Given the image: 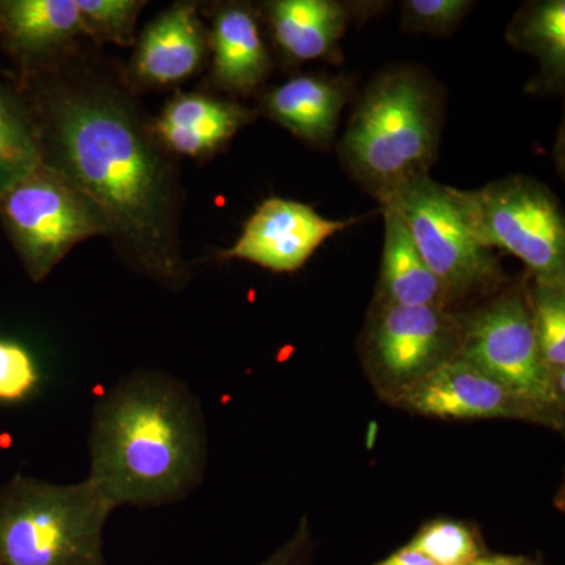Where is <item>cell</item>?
I'll return each mask as SVG.
<instances>
[{"instance_id":"cell-9","label":"cell","mask_w":565,"mask_h":565,"mask_svg":"<svg viewBox=\"0 0 565 565\" xmlns=\"http://www.w3.org/2000/svg\"><path fill=\"white\" fill-rule=\"evenodd\" d=\"M460 343V319L435 307L381 302L367 333V352L375 373L397 392L455 359Z\"/></svg>"},{"instance_id":"cell-11","label":"cell","mask_w":565,"mask_h":565,"mask_svg":"<svg viewBox=\"0 0 565 565\" xmlns=\"http://www.w3.org/2000/svg\"><path fill=\"white\" fill-rule=\"evenodd\" d=\"M396 397L407 411L441 419L548 422L550 411L520 399L460 356L399 390Z\"/></svg>"},{"instance_id":"cell-17","label":"cell","mask_w":565,"mask_h":565,"mask_svg":"<svg viewBox=\"0 0 565 565\" xmlns=\"http://www.w3.org/2000/svg\"><path fill=\"white\" fill-rule=\"evenodd\" d=\"M275 43L296 62L330 57L348 24V9L333 0H274L264 6Z\"/></svg>"},{"instance_id":"cell-22","label":"cell","mask_w":565,"mask_h":565,"mask_svg":"<svg viewBox=\"0 0 565 565\" xmlns=\"http://www.w3.org/2000/svg\"><path fill=\"white\" fill-rule=\"evenodd\" d=\"M82 31L99 43L129 46L134 28L147 2L139 0H74Z\"/></svg>"},{"instance_id":"cell-1","label":"cell","mask_w":565,"mask_h":565,"mask_svg":"<svg viewBox=\"0 0 565 565\" xmlns=\"http://www.w3.org/2000/svg\"><path fill=\"white\" fill-rule=\"evenodd\" d=\"M39 131L43 162L102 212L126 258L156 281H188L177 241L178 192L166 151L129 99L102 82L51 71L17 85Z\"/></svg>"},{"instance_id":"cell-26","label":"cell","mask_w":565,"mask_h":565,"mask_svg":"<svg viewBox=\"0 0 565 565\" xmlns=\"http://www.w3.org/2000/svg\"><path fill=\"white\" fill-rule=\"evenodd\" d=\"M308 542H310V531L307 523L302 522L296 534L259 565H303Z\"/></svg>"},{"instance_id":"cell-8","label":"cell","mask_w":565,"mask_h":565,"mask_svg":"<svg viewBox=\"0 0 565 565\" xmlns=\"http://www.w3.org/2000/svg\"><path fill=\"white\" fill-rule=\"evenodd\" d=\"M462 323L457 356L520 399L550 411L564 396V379L555 381L542 362L525 294L498 297Z\"/></svg>"},{"instance_id":"cell-24","label":"cell","mask_w":565,"mask_h":565,"mask_svg":"<svg viewBox=\"0 0 565 565\" xmlns=\"http://www.w3.org/2000/svg\"><path fill=\"white\" fill-rule=\"evenodd\" d=\"M40 385V371L31 352L14 341L0 340V403H18Z\"/></svg>"},{"instance_id":"cell-16","label":"cell","mask_w":565,"mask_h":565,"mask_svg":"<svg viewBox=\"0 0 565 565\" xmlns=\"http://www.w3.org/2000/svg\"><path fill=\"white\" fill-rule=\"evenodd\" d=\"M343 84L323 76L292 77L263 96L262 107L270 120L277 121L307 143H329L343 110Z\"/></svg>"},{"instance_id":"cell-13","label":"cell","mask_w":565,"mask_h":565,"mask_svg":"<svg viewBox=\"0 0 565 565\" xmlns=\"http://www.w3.org/2000/svg\"><path fill=\"white\" fill-rule=\"evenodd\" d=\"M206 35L193 3H174L150 22L128 66V84L137 90L166 88L202 68Z\"/></svg>"},{"instance_id":"cell-3","label":"cell","mask_w":565,"mask_h":565,"mask_svg":"<svg viewBox=\"0 0 565 565\" xmlns=\"http://www.w3.org/2000/svg\"><path fill=\"white\" fill-rule=\"evenodd\" d=\"M441 103L415 70H393L370 85L341 140L349 172L385 203L408 182L429 177L440 140Z\"/></svg>"},{"instance_id":"cell-21","label":"cell","mask_w":565,"mask_h":565,"mask_svg":"<svg viewBox=\"0 0 565 565\" xmlns=\"http://www.w3.org/2000/svg\"><path fill=\"white\" fill-rule=\"evenodd\" d=\"M535 340L546 370L555 381L564 379L565 370V292L564 286L535 282L533 299Z\"/></svg>"},{"instance_id":"cell-15","label":"cell","mask_w":565,"mask_h":565,"mask_svg":"<svg viewBox=\"0 0 565 565\" xmlns=\"http://www.w3.org/2000/svg\"><path fill=\"white\" fill-rule=\"evenodd\" d=\"M211 81L233 95L255 92L270 71V57L255 11L247 3H223L212 18Z\"/></svg>"},{"instance_id":"cell-27","label":"cell","mask_w":565,"mask_h":565,"mask_svg":"<svg viewBox=\"0 0 565 565\" xmlns=\"http://www.w3.org/2000/svg\"><path fill=\"white\" fill-rule=\"evenodd\" d=\"M375 565H437L429 557L424 556L423 553L416 552L411 546H404L399 552L393 553L392 556L381 561Z\"/></svg>"},{"instance_id":"cell-7","label":"cell","mask_w":565,"mask_h":565,"mask_svg":"<svg viewBox=\"0 0 565 565\" xmlns=\"http://www.w3.org/2000/svg\"><path fill=\"white\" fill-rule=\"evenodd\" d=\"M382 206L392 207L403 218L448 303L498 288L503 278L500 263L468 228L452 188L438 184L430 177L418 178Z\"/></svg>"},{"instance_id":"cell-25","label":"cell","mask_w":565,"mask_h":565,"mask_svg":"<svg viewBox=\"0 0 565 565\" xmlns=\"http://www.w3.org/2000/svg\"><path fill=\"white\" fill-rule=\"evenodd\" d=\"M473 3L468 0H407L403 3L404 28L411 32L445 35L455 31Z\"/></svg>"},{"instance_id":"cell-19","label":"cell","mask_w":565,"mask_h":565,"mask_svg":"<svg viewBox=\"0 0 565 565\" xmlns=\"http://www.w3.org/2000/svg\"><path fill=\"white\" fill-rule=\"evenodd\" d=\"M508 40L539 58L544 84H563L565 73V2L542 0L519 11Z\"/></svg>"},{"instance_id":"cell-5","label":"cell","mask_w":565,"mask_h":565,"mask_svg":"<svg viewBox=\"0 0 565 565\" xmlns=\"http://www.w3.org/2000/svg\"><path fill=\"white\" fill-rule=\"evenodd\" d=\"M457 207L484 247L525 263L535 282L564 286L565 222L555 193L526 177L490 182L478 191L452 188Z\"/></svg>"},{"instance_id":"cell-18","label":"cell","mask_w":565,"mask_h":565,"mask_svg":"<svg viewBox=\"0 0 565 565\" xmlns=\"http://www.w3.org/2000/svg\"><path fill=\"white\" fill-rule=\"evenodd\" d=\"M384 210L385 236L382 252L381 302L401 307L448 308L440 282L423 262L407 226L396 211Z\"/></svg>"},{"instance_id":"cell-6","label":"cell","mask_w":565,"mask_h":565,"mask_svg":"<svg viewBox=\"0 0 565 565\" xmlns=\"http://www.w3.org/2000/svg\"><path fill=\"white\" fill-rule=\"evenodd\" d=\"M0 221L35 282L43 281L74 245L109 234L98 207L44 162L0 196Z\"/></svg>"},{"instance_id":"cell-14","label":"cell","mask_w":565,"mask_h":565,"mask_svg":"<svg viewBox=\"0 0 565 565\" xmlns=\"http://www.w3.org/2000/svg\"><path fill=\"white\" fill-rule=\"evenodd\" d=\"M253 117L255 111L237 103L203 93H178L148 122V129L169 154L202 159L225 147Z\"/></svg>"},{"instance_id":"cell-28","label":"cell","mask_w":565,"mask_h":565,"mask_svg":"<svg viewBox=\"0 0 565 565\" xmlns=\"http://www.w3.org/2000/svg\"><path fill=\"white\" fill-rule=\"evenodd\" d=\"M470 565H531L526 559L522 557L512 556H492V557H479L475 563Z\"/></svg>"},{"instance_id":"cell-20","label":"cell","mask_w":565,"mask_h":565,"mask_svg":"<svg viewBox=\"0 0 565 565\" xmlns=\"http://www.w3.org/2000/svg\"><path fill=\"white\" fill-rule=\"evenodd\" d=\"M43 163L39 131L18 87L0 81V196Z\"/></svg>"},{"instance_id":"cell-4","label":"cell","mask_w":565,"mask_h":565,"mask_svg":"<svg viewBox=\"0 0 565 565\" xmlns=\"http://www.w3.org/2000/svg\"><path fill=\"white\" fill-rule=\"evenodd\" d=\"M111 511L88 479L51 484L17 475L0 489V565H106Z\"/></svg>"},{"instance_id":"cell-10","label":"cell","mask_w":565,"mask_h":565,"mask_svg":"<svg viewBox=\"0 0 565 565\" xmlns=\"http://www.w3.org/2000/svg\"><path fill=\"white\" fill-rule=\"evenodd\" d=\"M355 223L334 221L308 204L269 199L245 223L239 239L222 259H241L277 274L296 273L329 237Z\"/></svg>"},{"instance_id":"cell-2","label":"cell","mask_w":565,"mask_h":565,"mask_svg":"<svg viewBox=\"0 0 565 565\" xmlns=\"http://www.w3.org/2000/svg\"><path fill=\"white\" fill-rule=\"evenodd\" d=\"M88 448L87 479L115 509L177 503L202 481V408L172 375L137 371L96 401Z\"/></svg>"},{"instance_id":"cell-23","label":"cell","mask_w":565,"mask_h":565,"mask_svg":"<svg viewBox=\"0 0 565 565\" xmlns=\"http://www.w3.org/2000/svg\"><path fill=\"white\" fill-rule=\"evenodd\" d=\"M408 546L437 565H470L481 557L473 531L451 520H437L423 526Z\"/></svg>"},{"instance_id":"cell-12","label":"cell","mask_w":565,"mask_h":565,"mask_svg":"<svg viewBox=\"0 0 565 565\" xmlns=\"http://www.w3.org/2000/svg\"><path fill=\"white\" fill-rule=\"evenodd\" d=\"M81 35L74 0H0V46L22 77L51 70Z\"/></svg>"}]
</instances>
